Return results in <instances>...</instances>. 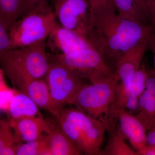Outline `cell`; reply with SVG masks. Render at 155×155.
Masks as SVG:
<instances>
[{
    "mask_svg": "<svg viewBox=\"0 0 155 155\" xmlns=\"http://www.w3.org/2000/svg\"><path fill=\"white\" fill-rule=\"evenodd\" d=\"M92 31L89 42L106 59L116 64L127 50L149 39L151 25H145L120 17L108 9L90 11Z\"/></svg>",
    "mask_w": 155,
    "mask_h": 155,
    "instance_id": "cell-1",
    "label": "cell"
},
{
    "mask_svg": "<svg viewBox=\"0 0 155 155\" xmlns=\"http://www.w3.org/2000/svg\"><path fill=\"white\" fill-rule=\"evenodd\" d=\"M47 48L43 40L0 54V69L20 92L31 81L45 76L49 64Z\"/></svg>",
    "mask_w": 155,
    "mask_h": 155,
    "instance_id": "cell-2",
    "label": "cell"
},
{
    "mask_svg": "<svg viewBox=\"0 0 155 155\" xmlns=\"http://www.w3.org/2000/svg\"><path fill=\"white\" fill-rule=\"evenodd\" d=\"M119 82V78L114 72L96 83L84 84L74 96L70 105L95 119L106 120L110 115L115 103Z\"/></svg>",
    "mask_w": 155,
    "mask_h": 155,
    "instance_id": "cell-3",
    "label": "cell"
},
{
    "mask_svg": "<svg viewBox=\"0 0 155 155\" xmlns=\"http://www.w3.org/2000/svg\"><path fill=\"white\" fill-rule=\"evenodd\" d=\"M57 22L48 3L20 17L9 31L11 49L25 47L46 40Z\"/></svg>",
    "mask_w": 155,
    "mask_h": 155,
    "instance_id": "cell-4",
    "label": "cell"
},
{
    "mask_svg": "<svg viewBox=\"0 0 155 155\" xmlns=\"http://www.w3.org/2000/svg\"><path fill=\"white\" fill-rule=\"evenodd\" d=\"M48 57L49 61L64 65L91 83L101 81L114 73L99 51L91 46L71 54H48Z\"/></svg>",
    "mask_w": 155,
    "mask_h": 155,
    "instance_id": "cell-5",
    "label": "cell"
},
{
    "mask_svg": "<svg viewBox=\"0 0 155 155\" xmlns=\"http://www.w3.org/2000/svg\"><path fill=\"white\" fill-rule=\"evenodd\" d=\"M82 78L58 62L49 61L45 76L52 98L61 110L71 101L84 84Z\"/></svg>",
    "mask_w": 155,
    "mask_h": 155,
    "instance_id": "cell-6",
    "label": "cell"
},
{
    "mask_svg": "<svg viewBox=\"0 0 155 155\" xmlns=\"http://www.w3.org/2000/svg\"><path fill=\"white\" fill-rule=\"evenodd\" d=\"M57 21L87 41L91 32L90 9L86 0H54Z\"/></svg>",
    "mask_w": 155,
    "mask_h": 155,
    "instance_id": "cell-7",
    "label": "cell"
},
{
    "mask_svg": "<svg viewBox=\"0 0 155 155\" xmlns=\"http://www.w3.org/2000/svg\"><path fill=\"white\" fill-rule=\"evenodd\" d=\"M47 38V47L56 54H71L91 46L85 39L64 28L58 21Z\"/></svg>",
    "mask_w": 155,
    "mask_h": 155,
    "instance_id": "cell-8",
    "label": "cell"
},
{
    "mask_svg": "<svg viewBox=\"0 0 155 155\" xmlns=\"http://www.w3.org/2000/svg\"><path fill=\"white\" fill-rule=\"evenodd\" d=\"M149 39L127 50L116 62L115 72L119 78L118 87L122 90H129L130 81L141 66L143 58L148 48Z\"/></svg>",
    "mask_w": 155,
    "mask_h": 155,
    "instance_id": "cell-9",
    "label": "cell"
},
{
    "mask_svg": "<svg viewBox=\"0 0 155 155\" xmlns=\"http://www.w3.org/2000/svg\"><path fill=\"white\" fill-rule=\"evenodd\" d=\"M118 119V129L137 152L147 144V130L135 115L122 108L112 107L110 115Z\"/></svg>",
    "mask_w": 155,
    "mask_h": 155,
    "instance_id": "cell-10",
    "label": "cell"
},
{
    "mask_svg": "<svg viewBox=\"0 0 155 155\" xmlns=\"http://www.w3.org/2000/svg\"><path fill=\"white\" fill-rule=\"evenodd\" d=\"M16 144L37 140L50 130V126L41 115L26 116L9 121Z\"/></svg>",
    "mask_w": 155,
    "mask_h": 155,
    "instance_id": "cell-11",
    "label": "cell"
},
{
    "mask_svg": "<svg viewBox=\"0 0 155 155\" xmlns=\"http://www.w3.org/2000/svg\"><path fill=\"white\" fill-rule=\"evenodd\" d=\"M135 116L147 131L155 119V72L147 70L146 88L138 99V111Z\"/></svg>",
    "mask_w": 155,
    "mask_h": 155,
    "instance_id": "cell-12",
    "label": "cell"
},
{
    "mask_svg": "<svg viewBox=\"0 0 155 155\" xmlns=\"http://www.w3.org/2000/svg\"><path fill=\"white\" fill-rule=\"evenodd\" d=\"M21 92L28 96L39 108L47 111L58 119L61 110L52 98L45 77L31 81Z\"/></svg>",
    "mask_w": 155,
    "mask_h": 155,
    "instance_id": "cell-13",
    "label": "cell"
},
{
    "mask_svg": "<svg viewBox=\"0 0 155 155\" xmlns=\"http://www.w3.org/2000/svg\"><path fill=\"white\" fill-rule=\"evenodd\" d=\"M50 155H81L83 154L75 143L71 140L60 127H50L46 134Z\"/></svg>",
    "mask_w": 155,
    "mask_h": 155,
    "instance_id": "cell-14",
    "label": "cell"
},
{
    "mask_svg": "<svg viewBox=\"0 0 155 155\" xmlns=\"http://www.w3.org/2000/svg\"><path fill=\"white\" fill-rule=\"evenodd\" d=\"M10 119L41 115L39 107L27 95L17 92L11 100L7 111Z\"/></svg>",
    "mask_w": 155,
    "mask_h": 155,
    "instance_id": "cell-15",
    "label": "cell"
},
{
    "mask_svg": "<svg viewBox=\"0 0 155 155\" xmlns=\"http://www.w3.org/2000/svg\"><path fill=\"white\" fill-rule=\"evenodd\" d=\"M110 130L107 143L104 150H101L100 155H139L133 148L130 147L125 142V138L119 129L113 130L109 126Z\"/></svg>",
    "mask_w": 155,
    "mask_h": 155,
    "instance_id": "cell-16",
    "label": "cell"
},
{
    "mask_svg": "<svg viewBox=\"0 0 155 155\" xmlns=\"http://www.w3.org/2000/svg\"><path fill=\"white\" fill-rule=\"evenodd\" d=\"M14 133L9 121L0 120V155H16Z\"/></svg>",
    "mask_w": 155,
    "mask_h": 155,
    "instance_id": "cell-17",
    "label": "cell"
},
{
    "mask_svg": "<svg viewBox=\"0 0 155 155\" xmlns=\"http://www.w3.org/2000/svg\"><path fill=\"white\" fill-rule=\"evenodd\" d=\"M46 134L37 140L16 144V155H50Z\"/></svg>",
    "mask_w": 155,
    "mask_h": 155,
    "instance_id": "cell-18",
    "label": "cell"
},
{
    "mask_svg": "<svg viewBox=\"0 0 155 155\" xmlns=\"http://www.w3.org/2000/svg\"><path fill=\"white\" fill-rule=\"evenodd\" d=\"M120 17L149 25L137 8L133 0H113Z\"/></svg>",
    "mask_w": 155,
    "mask_h": 155,
    "instance_id": "cell-19",
    "label": "cell"
},
{
    "mask_svg": "<svg viewBox=\"0 0 155 155\" xmlns=\"http://www.w3.org/2000/svg\"><path fill=\"white\" fill-rule=\"evenodd\" d=\"M23 0H0V12L5 18L10 29L22 15Z\"/></svg>",
    "mask_w": 155,
    "mask_h": 155,
    "instance_id": "cell-20",
    "label": "cell"
},
{
    "mask_svg": "<svg viewBox=\"0 0 155 155\" xmlns=\"http://www.w3.org/2000/svg\"><path fill=\"white\" fill-rule=\"evenodd\" d=\"M57 119L62 130L75 143L82 152L83 136L78 125L61 115Z\"/></svg>",
    "mask_w": 155,
    "mask_h": 155,
    "instance_id": "cell-21",
    "label": "cell"
},
{
    "mask_svg": "<svg viewBox=\"0 0 155 155\" xmlns=\"http://www.w3.org/2000/svg\"><path fill=\"white\" fill-rule=\"evenodd\" d=\"M147 70L143 65L140 66L130 81L129 89L131 94L139 99L146 88Z\"/></svg>",
    "mask_w": 155,
    "mask_h": 155,
    "instance_id": "cell-22",
    "label": "cell"
},
{
    "mask_svg": "<svg viewBox=\"0 0 155 155\" xmlns=\"http://www.w3.org/2000/svg\"><path fill=\"white\" fill-rule=\"evenodd\" d=\"M8 22L0 12V54L11 49Z\"/></svg>",
    "mask_w": 155,
    "mask_h": 155,
    "instance_id": "cell-23",
    "label": "cell"
},
{
    "mask_svg": "<svg viewBox=\"0 0 155 155\" xmlns=\"http://www.w3.org/2000/svg\"><path fill=\"white\" fill-rule=\"evenodd\" d=\"M17 92L8 86L0 89V111L7 112L11 100Z\"/></svg>",
    "mask_w": 155,
    "mask_h": 155,
    "instance_id": "cell-24",
    "label": "cell"
},
{
    "mask_svg": "<svg viewBox=\"0 0 155 155\" xmlns=\"http://www.w3.org/2000/svg\"><path fill=\"white\" fill-rule=\"evenodd\" d=\"M89 5L90 11L100 9H108L116 11L113 0H86Z\"/></svg>",
    "mask_w": 155,
    "mask_h": 155,
    "instance_id": "cell-25",
    "label": "cell"
},
{
    "mask_svg": "<svg viewBox=\"0 0 155 155\" xmlns=\"http://www.w3.org/2000/svg\"><path fill=\"white\" fill-rule=\"evenodd\" d=\"M48 0H23L22 15L20 17L35 11L44 4L48 3Z\"/></svg>",
    "mask_w": 155,
    "mask_h": 155,
    "instance_id": "cell-26",
    "label": "cell"
},
{
    "mask_svg": "<svg viewBox=\"0 0 155 155\" xmlns=\"http://www.w3.org/2000/svg\"><path fill=\"white\" fill-rule=\"evenodd\" d=\"M134 4L147 22H150V14L147 6V0H133Z\"/></svg>",
    "mask_w": 155,
    "mask_h": 155,
    "instance_id": "cell-27",
    "label": "cell"
},
{
    "mask_svg": "<svg viewBox=\"0 0 155 155\" xmlns=\"http://www.w3.org/2000/svg\"><path fill=\"white\" fill-rule=\"evenodd\" d=\"M137 152L139 155H155V144H147Z\"/></svg>",
    "mask_w": 155,
    "mask_h": 155,
    "instance_id": "cell-28",
    "label": "cell"
},
{
    "mask_svg": "<svg viewBox=\"0 0 155 155\" xmlns=\"http://www.w3.org/2000/svg\"><path fill=\"white\" fill-rule=\"evenodd\" d=\"M147 144H155V119L147 133Z\"/></svg>",
    "mask_w": 155,
    "mask_h": 155,
    "instance_id": "cell-29",
    "label": "cell"
},
{
    "mask_svg": "<svg viewBox=\"0 0 155 155\" xmlns=\"http://www.w3.org/2000/svg\"><path fill=\"white\" fill-rule=\"evenodd\" d=\"M148 48L152 51L154 54L155 55V30L153 29L149 39Z\"/></svg>",
    "mask_w": 155,
    "mask_h": 155,
    "instance_id": "cell-30",
    "label": "cell"
},
{
    "mask_svg": "<svg viewBox=\"0 0 155 155\" xmlns=\"http://www.w3.org/2000/svg\"><path fill=\"white\" fill-rule=\"evenodd\" d=\"M147 6L150 14L155 13V0H147Z\"/></svg>",
    "mask_w": 155,
    "mask_h": 155,
    "instance_id": "cell-31",
    "label": "cell"
},
{
    "mask_svg": "<svg viewBox=\"0 0 155 155\" xmlns=\"http://www.w3.org/2000/svg\"><path fill=\"white\" fill-rule=\"evenodd\" d=\"M4 75L2 71L0 69V89L7 86L4 80Z\"/></svg>",
    "mask_w": 155,
    "mask_h": 155,
    "instance_id": "cell-32",
    "label": "cell"
},
{
    "mask_svg": "<svg viewBox=\"0 0 155 155\" xmlns=\"http://www.w3.org/2000/svg\"><path fill=\"white\" fill-rule=\"evenodd\" d=\"M150 22L153 29L155 30V13L151 14L150 16Z\"/></svg>",
    "mask_w": 155,
    "mask_h": 155,
    "instance_id": "cell-33",
    "label": "cell"
},
{
    "mask_svg": "<svg viewBox=\"0 0 155 155\" xmlns=\"http://www.w3.org/2000/svg\"><path fill=\"white\" fill-rule=\"evenodd\" d=\"M154 72H155V55H154Z\"/></svg>",
    "mask_w": 155,
    "mask_h": 155,
    "instance_id": "cell-34",
    "label": "cell"
},
{
    "mask_svg": "<svg viewBox=\"0 0 155 155\" xmlns=\"http://www.w3.org/2000/svg\"></svg>",
    "mask_w": 155,
    "mask_h": 155,
    "instance_id": "cell-35",
    "label": "cell"
}]
</instances>
